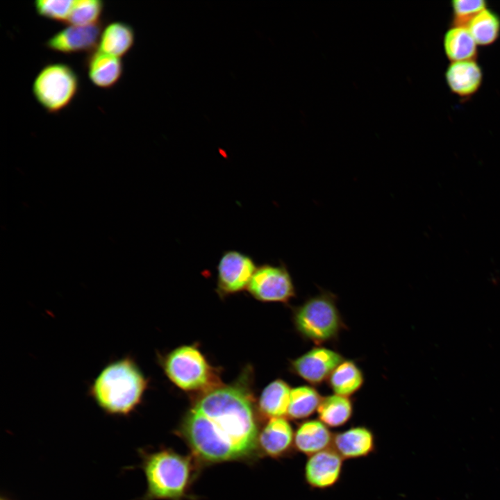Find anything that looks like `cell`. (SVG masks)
<instances>
[{"label":"cell","mask_w":500,"mask_h":500,"mask_svg":"<svg viewBox=\"0 0 500 500\" xmlns=\"http://www.w3.org/2000/svg\"><path fill=\"white\" fill-rule=\"evenodd\" d=\"M193 456L206 463L245 460L258 449L259 431L249 395L237 386L210 390L178 430Z\"/></svg>","instance_id":"1"},{"label":"cell","mask_w":500,"mask_h":500,"mask_svg":"<svg viewBox=\"0 0 500 500\" xmlns=\"http://www.w3.org/2000/svg\"><path fill=\"white\" fill-rule=\"evenodd\" d=\"M148 381L131 356L107 364L88 390L89 396L106 413L127 416L140 404Z\"/></svg>","instance_id":"2"},{"label":"cell","mask_w":500,"mask_h":500,"mask_svg":"<svg viewBox=\"0 0 500 500\" xmlns=\"http://www.w3.org/2000/svg\"><path fill=\"white\" fill-rule=\"evenodd\" d=\"M147 484L144 500H182L195 474L194 460L172 449L142 453Z\"/></svg>","instance_id":"3"},{"label":"cell","mask_w":500,"mask_h":500,"mask_svg":"<svg viewBox=\"0 0 500 500\" xmlns=\"http://www.w3.org/2000/svg\"><path fill=\"white\" fill-rule=\"evenodd\" d=\"M292 318L299 335L318 346L336 340L345 327L336 296L325 290L295 308Z\"/></svg>","instance_id":"4"},{"label":"cell","mask_w":500,"mask_h":500,"mask_svg":"<svg viewBox=\"0 0 500 500\" xmlns=\"http://www.w3.org/2000/svg\"><path fill=\"white\" fill-rule=\"evenodd\" d=\"M79 89V78L69 65L49 63L43 67L33 83L35 99L49 113H57L67 108Z\"/></svg>","instance_id":"5"},{"label":"cell","mask_w":500,"mask_h":500,"mask_svg":"<svg viewBox=\"0 0 500 500\" xmlns=\"http://www.w3.org/2000/svg\"><path fill=\"white\" fill-rule=\"evenodd\" d=\"M162 367L171 381L184 390L205 389L214 380L206 358L192 346H183L171 351L164 359Z\"/></svg>","instance_id":"6"},{"label":"cell","mask_w":500,"mask_h":500,"mask_svg":"<svg viewBox=\"0 0 500 500\" xmlns=\"http://www.w3.org/2000/svg\"><path fill=\"white\" fill-rule=\"evenodd\" d=\"M247 289L256 299L266 302L287 303L296 296L292 278L282 262L258 267Z\"/></svg>","instance_id":"7"},{"label":"cell","mask_w":500,"mask_h":500,"mask_svg":"<svg viewBox=\"0 0 500 500\" xmlns=\"http://www.w3.org/2000/svg\"><path fill=\"white\" fill-rule=\"evenodd\" d=\"M254 260L237 250L223 252L217 265V291L222 295L247 288L257 269Z\"/></svg>","instance_id":"8"},{"label":"cell","mask_w":500,"mask_h":500,"mask_svg":"<svg viewBox=\"0 0 500 500\" xmlns=\"http://www.w3.org/2000/svg\"><path fill=\"white\" fill-rule=\"evenodd\" d=\"M334 350L317 346L290 362V369L297 376L312 385L327 381L335 368L344 360Z\"/></svg>","instance_id":"9"},{"label":"cell","mask_w":500,"mask_h":500,"mask_svg":"<svg viewBox=\"0 0 500 500\" xmlns=\"http://www.w3.org/2000/svg\"><path fill=\"white\" fill-rule=\"evenodd\" d=\"M101 22L87 26L69 25L51 35L44 43L53 51L75 53L95 51L103 30Z\"/></svg>","instance_id":"10"},{"label":"cell","mask_w":500,"mask_h":500,"mask_svg":"<svg viewBox=\"0 0 500 500\" xmlns=\"http://www.w3.org/2000/svg\"><path fill=\"white\" fill-rule=\"evenodd\" d=\"M343 462L332 447L308 456L303 472L306 483L313 490L335 486L341 478Z\"/></svg>","instance_id":"11"},{"label":"cell","mask_w":500,"mask_h":500,"mask_svg":"<svg viewBox=\"0 0 500 500\" xmlns=\"http://www.w3.org/2000/svg\"><path fill=\"white\" fill-rule=\"evenodd\" d=\"M294 431L284 417L271 418L262 428L258 437V447L267 456L281 458L292 453L294 449Z\"/></svg>","instance_id":"12"},{"label":"cell","mask_w":500,"mask_h":500,"mask_svg":"<svg viewBox=\"0 0 500 500\" xmlns=\"http://www.w3.org/2000/svg\"><path fill=\"white\" fill-rule=\"evenodd\" d=\"M332 448L344 460L365 458L376 450L373 431L365 426H354L334 434Z\"/></svg>","instance_id":"13"},{"label":"cell","mask_w":500,"mask_h":500,"mask_svg":"<svg viewBox=\"0 0 500 500\" xmlns=\"http://www.w3.org/2000/svg\"><path fill=\"white\" fill-rule=\"evenodd\" d=\"M334 434L319 419H306L294 431L296 451L308 457L332 447Z\"/></svg>","instance_id":"14"},{"label":"cell","mask_w":500,"mask_h":500,"mask_svg":"<svg viewBox=\"0 0 500 500\" xmlns=\"http://www.w3.org/2000/svg\"><path fill=\"white\" fill-rule=\"evenodd\" d=\"M450 90L460 97H468L480 88L483 72L475 60L452 62L445 72Z\"/></svg>","instance_id":"15"},{"label":"cell","mask_w":500,"mask_h":500,"mask_svg":"<svg viewBox=\"0 0 500 500\" xmlns=\"http://www.w3.org/2000/svg\"><path fill=\"white\" fill-rule=\"evenodd\" d=\"M86 67L90 81L102 89H109L115 85L124 71L123 62L119 58L97 49L88 56Z\"/></svg>","instance_id":"16"},{"label":"cell","mask_w":500,"mask_h":500,"mask_svg":"<svg viewBox=\"0 0 500 500\" xmlns=\"http://www.w3.org/2000/svg\"><path fill=\"white\" fill-rule=\"evenodd\" d=\"M133 27L124 22H113L103 28L97 50L121 58L133 47L135 42Z\"/></svg>","instance_id":"17"},{"label":"cell","mask_w":500,"mask_h":500,"mask_svg":"<svg viewBox=\"0 0 500 500\" xmlns=\"http://www.w3.org/2000/svg\"><path fill=\"white\" fill-rule=\"evenodd\" d=\"M444 49L452 62L474 60L477 44L467 26H452L444 34Z\"/></svg>","instance_id":"18"},{"label":"cell","mask_w":500,"mask_h":500,"mask_svg":"<svg viewBox=\"0 0 500 500\" xmlns=\"http://www.w3.org/2000/svg\"><path fill=\"white\" fill-rule=\"evenodd\" d=\"M327 381L334 394L350 397L362 388L365 378L362 371L353 360H344Z\"/></svg>","instance_id":"19"},{"label":"cell","mask_w":500,"mask_h":500,"mask_svg":"<svg viewBox=\"0 0 500 500\" xmlns=\"http://www.w3.org/2000/svg\"><path fill=\"white\" fill-rule=\"evenodd\" d=\"M291 390L283 380L276 379L270 383L263 390L259 399V408L262 415L270 419L287 416Z\"/></svg>","instance_id":"20"},{"label":"cell","mask_w":500,"mask_h":500,"mask_svg":"<svg viewBox=\"0 0 500 500\" xmlns=\"http://www.w3.org/2000/svg\"><path fill=\"white\" fill-rule=\"evenodd\" d=\"M317 412L318 419L328 428H338L352 417L353 404L349 397L334 394L322 397Z\"/></svg>","instance_id":"21"},{"label":"cell","mask_w":500,"mask_h":500,"mask_svg":"<svg viewBox=\"0 0 500 500\" xmlns=\"http://www.w3.org/2000/svg\"><path fill=\"white\" fill-rule=\"evenodd\" d=\"M322 397L311 385L292 388L287 416L294 420H303L317 410Z\"/></svg>","instance_id":"22"},{"label":"cell","mask_w":500,"mask_h":500,"mask_svg":"<svg viewBox=\"0 0 500 500\" xmlns=\"http://www.w3.org/2000/svg\"><path fill=\"white\" fill-rule=\"evenodd\" d=\"M467 28L478 45H490L499 37L500 17L486 8L471 19Z\"/></svg>","instance_id":"23"},{"label":"cell","mask_w":500,"mask_h":500,"mask_svg":"<svg viewBox=\"0 0 500 500\" xmlns=\"http://www.w3.org/2000/svg\"><path fill=\"white\" fill-rule=\"evenodd\" d=\"M104 9L101 0H78L74 4L67 24L87 26L99 23Z\"/></svg>","instance_id":"24"},{"label":"cell","mask_w":500,"mask_h":500,"mask_svg":"<svg viewBox=\"0 0 500 500\" xmlns=\"http://www.w3.org/2000/svg\"><path fill=\"white\" fill-rule=\"evenodd\" d=\"M73 4L74 1L71 0H37L33 3L39 16L66 24Z\"/></svg>","instance_id":"25"},{"label":"cell","mask_w":500,"mask_h":500,"mask_svg":"<svg viewBox=\"0 0 500 500\" xmlns=\"http://www.w3.org/2000/svg\"><path fill=\"white\" fill-rule=\"evenodd\" d=\"M452 26H467L471 19L487 8L484 0H453Z\"/></svg>","instance_id":"26"},{"label":"cell","mask_w":500,"mask_h":500,"mask_svg":"<svg viewBox=\"0 0 500 500\" xmlns=\"http://www.w3.org/2000/svg\"><path fill=\"white\" fill-rule=\"evenodd\" d=\"M1 500H8V499H6V498H3V497H2V498L1 499Z\"/></svg>","instance_id":"27"}]
</instances>
